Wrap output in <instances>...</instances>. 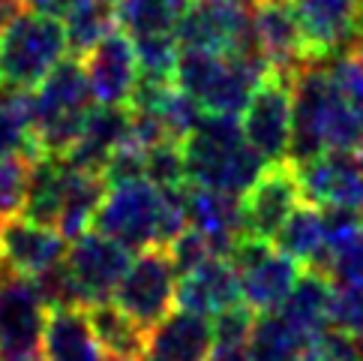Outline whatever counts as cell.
Wrapping results in <instances>:
<instances>
[{
	"mask_svg": "<svg viewBox=\"0 0 363 361\" xmlns=\"http://www.w3.org/2000/svg\"><path fill=\"white\" fill-rule=\"evenodd\" d=\"M111 4H121V0H111Z\"/></svg>",
	"mask_w": 363,
	"mask_h": 361,
	"instance_id": "f6af8a7d",
	"label": "cell"
},
{
	"mask_svg": "<svg viewBox=\"0 0 363 361\" xmlns=\"http://www.w3.org/2000/svg\"><path fill=\"white\" fill-rule=\"evenodd\" d=\"M255 316L250 307L243 301L228 307V311L216 313L211 322H213V340L216 346H246L250 343V334H252V325H255Z\"/></svg>",
	"mask_w": 363,
	"mask_h": 361,
	"instance_id": "d590c367",
	"label": "cell"
},
{
	"mask_svg": "<svg viewBox=\"0 0 363 361\" xmlns=\"http://www.w3.org/2000/svg\"><path fill=\"white\" fill-rule=\"evenodd\" d=\"M243 136L267 166L289 163L291 145V85L270 72L252 90V99L240 114Z\"/></svg>",
	"mask_w": 363,
	"mask_h": 361,
	"instance_id": "30bf717a",
	"label": "cell"
},
{
	"mask_svg": "<svg viewBox=\"0 0 363 361\" xmlns=\"http://www.w3.org/2000/svg\"><path fill=\"white\" fill-rule=\"evenodd\" d=\"M252 43L258 48V55H262L264 63L270 67V72L285 82H291L297 67H303L309 60L289 0H255Z\"/></svg>",
	"mask_w": 363,
	"mask_h": 361,
	"instance_id": "e0dca14e",
	"label": "cell"
},
{
	"mask_svg": "<svg viewBox=\"0 0 363 361\" xmlns=\"http://www.w3.org/2000/svg\"><path fill=\"white\" fill-rule=\"evenodd\" d=\"M145 178L157 187H180L186 184V163H184V145L174 139L160 141L157 148L147 151L145 157Z\"/></svg>",
	"mask_w": 363,
	"mask_h": 361,
	"instance_id": "836d02e7",
	"label": "cell"
},
{
	"mask_svg": "<svg viewBox=\"0 0 363 361\" xmlns=\"http://www.w3.org/2000/svg\"><path fill=\"white\" fill-rule=\"evenodd\" d=\"M33 160L36 157H30V153H16V157L0 160V220H9V217L21 214Z\"/></svg>",
	"mask_w": 363,
	"mask_h": 361,
	"instance_id": "d6a6232c",
	"label": "cell"
},
{
	"mask_svg": "<svg viewBox=\"0 0 363 361\" xmlns=\"http://www.w3.org/2000/svg\"><path fill=\"white\" fill-rule=\"evenodd\" d=\"M354 160H357V166L363 169V148H360V151H354Z\"/></svg>",
	"mask_w": 363,
	"mask_h": 361,
	"instance_id": "b9f144b4",
	"label": "cell"
},
{
	"mask_svg": "<svg viewBox=\"0 0 363 361\" xmlns=\"http://www.w3.org/2000/svg\"><path fill=\"white\" fill-rule=\"evenodd\" d=\"M301 361H321V358H318V355H315V352H313V350H309V352H306V355H303V358H301Z\"/></svg>",
	"mask_w": 363,
	"mask_h": 361,
	"instance_id": "ab89813d",
	"label": "cell"
},
{
	"mask_svg": "<svg viewBox=\"0 0 363 361\" xmlns=\"http://www.w3.org/2000/svg\"><path fill=\"white\" fill-rule=\"evenodd\" d=\"M108 193V180L99 172H82L67 163V178H63V196L57 214V232L67 241L82 238L94 226V217L99 211L102 199Z\"/></svg>",
	"mask_w": 363,
	"mask_h": 361,
	"instance_id": "cb8c5ba5",
	"label": "cell"
},
{
	"mask_svg": "<svg viewBox=\"0 0 363 361\" xmlns=\"http://www.w3.org/2000/svg\"><path fill=\"white\" fill-rule=\"evenodd\" d=\"M94 232H102L126 250L165 247L162 238V190L147 178L111 184L94 217Z\"/></svg>",
	"mask_w": 363,
	"mask_h": 361,
	"instance_id": "5b68a950",
	"label": "cell"
},
{
	"mask_svg": "<svg viewBox=\"0 0 363 361\" xmlns=\"http://www.w3.org/2000/svg\"><path fill=\"white\" fill-rule=\"evenodd\" d=\"M174 301L180 304V311H192V313H201L207 319H213L216 313L240 304L238 271L231 268L228 259L211 256V259L201 262L199 268H192L189 274L177 277Z\"/></svg>",
	"mask_w": 363,
	"mask_h": 361,
	"instance_id": "ffe728a7",
	"label": "cell"
},
{
	"mask_svg": "<svg viewBox=\"0 0 363 361\" xmlns=\"http://www.w3.org/2000/svg\"><path fill=\"white\" fill-rule=\"evenodd\" d=\"M133 45H135L138 75H147V79H172L174 82V70H177V58H180V45H177L174 33L133 36Z\"/></svg>",
	"mask_w": 363,
	"mask_h": 361,
	"instance_id": "1f68e13d",
	"label": "cell"
},
{
	"mask_svg": "<svg viewBox=\"0 0 363 361\" xmlns=\"http://www.w3.org/2000/svg\"><path fill=\"white\" fill-rule=\"evenodd\" d=\"M174 295H177V271L172 259H168V250L150 247L133 256V262H129L123 280L114 289L111 301L147 331L165 313H172Z\"/></svg>",
	"mask_w": 363,
	"mask_h": 361,
	"instance_id": "ba28073f",
	"label": "cell"
},
{
	"mask_svg": "<svg viewBox=\"0 0 363 361\" xmlns=\"http://www.w3.org/2000/svg\"><path fill=\"white\" fill-rule=\"evenodd\" d=\"M87 319L99 346L108 358H141L145 350V328L133 322L114 301H99L87 307Z\"/></svg>",
	"mask_w": 363,
	"mask_h": 361,
	"instance_id": "4316f807",
	"label": "cell"
},
{
	"mask_svg": "<svg viewBox=\"0 0 363 361\" xmlns=\"http://www.w3.org/2000/svg\"><path fill=\"white\" fill-rule=\"evenodd\" d=\"M24 4H28V6H36V9H43L45 0H24Z\"/></svg>",
	"mask_w": 363,
	"mask_h": 361,
	"instance_id": "60d3db41",
	"label": "cell"
},
{
	"mask_svg": "<svg viewBox=\"0 0 363 361\" xmlns=\"http://www.w3.org/2000/svg\"><path fill=\"white\" fill-rule=\"evenodd\" d=\"M192 0H121L118 24L129 36L174 33Z\"/></svg>",
	"mask_w": 363,
	"mask_h": 361,
	"instance_id": "f546056e",
	"label": "cell"
},
{
	"mask_svg": "<svg viewBox=\"0 0 363 361\" xmlns=\"http://www.w3.org/2000/svg\"><path fill=\"white\" fill-rule=\"evenodd\" d=\"M45 313L33 280L0 271V358L40 352Z\"/></svg>",
	"mask_w": 363,
	"mask_h": 361,
	"instance_id": "4fadbf2b",
	"label": "cell"
},
{
	"mask_svg": "<svg viewBox=\"0 0 363 361\" xmlns=\"http://www.w3.org/2000/svg\"><path fill=\"white\" fill-rule=\"evenodd\" d=\"M168 259H172V265H174V271H177V277L180 274H189L192 268H199L201 262H207L211 259V247H207V241L199 235L192 226H186L180 235L168 244Z\"/></svg>",
	"mask_w": 363,
	"mask_h": 361,
	"instance_id": "8d00e7d4",
	"label": "cell"
},
{
	"mask_svg": "<svg viewBox=\"0 0 363 361\" xmlns=\"http://www.w3.org/2000/svg\"><path fill=\"white\" fill-rule=\"evenodd\" d=\"M328 277L336 286H363V232L328 256Z\"/></svg>",
	"mask_w": 363,
	"mask_h": 361,
	"instance_id": "e575fe53",
	"label": "cell"
},
{
	"mask_svg": "<svg viewBox=\"0 0 363 361\" xmlns=\"http://www.w3.org/2000/svg\"><path fill=\"white\" fill-rule=\"evenodd\" d=\"M252 6L255 0H192L174 31L180 51H207V55L252 51Z\"/></svg>",
	"mask_w": 363,
	"mask_h": 361,
	"instance_id": "8992f818",
	"label": "cell"
},
{
	"mask_svg": "<svg viewBox=\"0 0 363 361\" xmlns=\"http://www.w3.org/2000/svg\"><path fill=\"white\" fill-rule=\"evenodd\" d=\"M40 355L43 361H108L84 307H55L45 313Z\"/></svg>",
	"mask_w": 363,
	"mask_h": 361,
	"instance_id": "44dd1931",
	"label": "cell"
},
{
	"mask_svg": "<svg viewBox=\"0 0 363 361\" xmlns=\"http://www.w3.org/2000/svg\"><path fill=\"white\" fill-rule=\"evenodd\" d=\"M186 223L207 241L211 253L219 259H225L231 247L246 235L240 196L196 184H186Z\"/></svg>",
	"mask_w": 363,
	"mask_h": 361,
	"instance_id": "d6986e66",
	"label": "cell"
},
{
	"mask_svg": "<svg viewBox=\"0 0 363 361\" xmlns=\"http://www.w3.org/2000/svg\"><path fill=\"white\" fill-rule=\"evenodd\" d=\"M24 12H28V4H24V0H0V36H4Z\"/></svg>",
	"mask_w": 363,
	"mask_h": 361,
	"instance_id": "74e56055",
	"label": "cell"
},
{
	"mask_svg": "<svg viewBox=\"0 0 363 361\" xmlns=\"http://www.w3.org/2000/svg\"><path fill=\"white\" fill-rule=\"evenodd\" d=\"M225 259L238 271L240 301L252 313L279 311V304L289 298V292L301 277V265L279 253L274 241H262L252 235H243Z\"/></svg>",
	"mask_w": 363,
	"mask_h": 361,
	"instance_id": "52a82bcc",
	"label": "cell"
},
{
	"mask_svg": "<svg viewBox=\"0 0 363 361\" xmlns=\"http://www.w3.org/2000/svg\"><path fill=\"white\" fill-rule=\"evenodd\" d=\"M303 202L301 180L291 163L267 166L262 178L255 180L240 196L243 208V232L262 241H274L282 223L291 217V211Z\"/></svg>",
	"mask_w": 363,
	"mask_h": 361,
	"instance_id": "7c38bea8",
	"label": "cell"
},
{
	"mask_svg": "<svg viewBox=\"0 0 363 361\" xmlns=\"http://www.w3.org/2000/svg\"><path fill=\"white\" fill-rule=\"evenodd\" d=\"M84 79L94 94L96 106H114L126 109L133 99V90L138 82V60H135V45L133 36L126 31H111L106 40L96 43L84 55Z\"/></svg>",
	"mask_w": 363,
	"mask_h": 361,
	"instance_id": "9a60e30c",
	"label": "cell"
},
{
	"mask_svg": "<svg viewBox=\"0 0 363 361\" xmlns=\"http://www.w3.org/2000/svg\"><path fill=\"white\" fill-rule=\"evenodd\" d=\"M207 361H252L246 346H213Z\"/></svg>",
	"mask_w": 363,
	"mask_h": 361,
	"instance_id": "f35d334b",
	"label": "cell"
},
{
	"mask_svg": "<svg viewBox=\"0 0 363 361\" xmlns=\"http://www.w3.org/2000/svg\"><path fill=\"white\" fill-rule=\"evenodd\" d=\"M360 40H363V36H360ZM360 40H357V43H360ZM357 43H354V45H357Z\"/></svg>",
	"mask_w": 363,
	"mask_h": 361,
	"instance_id": "bcb514c9",
	"label": "cell"
},
{
	"mask_svg": "<svg viewBox=\"0 0 363 361\" xmlns=\"http://www.w3.org/2000/svg\"><path fill=\"white\" fill-rule=\"evenodd\" d=\"M67 48L72 55H87L96 43H102L111 31H118V4L111 0H75L60 16Z\"/></svg>",
	"mask_w": 363,
	"mask_h": 361,
	"instance_id": "484cf974",
	"label": "cell"
},
{
	"mask_svg": "<svg viewBox=\"0 0 363 361\" xmlns=\"http://www.w3.org/2000/svg\"><path fill=\"white\" fill-rule=\"evenodd\" d=\"M309 60L348 55L363 36V0H289Z\"/></svg>",
	"mask_w": 363,
	"mask_h": 361,
	"instance_id": "9c48e42d",
	"label": "cell"
},
{
	"mask_svg": "<svg viewBox=\"0 0 363 361\" xmlns=\"http://www.w3.org/2000/svg\"><path fill=\"white\" fill-rule=\"evenodd\" d=\"M94 94L87 87L79 60L63 58L45 79L30 90V126L43 157H63L79 139L87 114L94 112Z\"/></svg>",
	"mask_w": 363,
	"mask_h": 361,
	"instance_id": "3957f363",
	"label": "cell"
},
{
	"mask_svg": "<svg viewBox=\"0 0 363 361\" xmlns=\"http://www.w3.org/2000/svg\"><path fill=\"white\" fill-rule=\"evenodd\" d=\"M303 202L315 208H345L363 214V169L354 151H328L303 166H294Z\"/></svg>",
	"mask_w": 363,
	"mask_h": 361,
	"instance_id": "5bb4252c",
	"label": "cell"
},
{
	"mask_svg": "<svg viewBox=\"0 0 363 361\" xmlns=\"http://www.w3.org/2000/svg\"><path fill=\"white\" fill-rule=\"evenodd\" d=\"M16 153L43 157L36 151L33 126H30V90L6 87L0 94V160L16 157Z\"/></svg>",
	"mask_w": 363,
	"mask_h": 361,
	"instance_id": "4dcf8cb0",
	"label": "cell"
},
{
	"mask_svg": "<svg viewBox=\"0 0 363 361\" xmlns=\"http://www.w3.org/2000/svg\"><path fill=\"white\" fill-rule=\"evenodd\" d=\"M129 262H133V250H126L123 244L111 241L102 232H84L82 238L69 244L67 256H63V265L72 274L75 286L82 289L87 307L111 301Z\"/></svg>",
	"mask_w": 363,
	"mask_h": 361,
	"instance_id": "8fae6325",
	"label": "cell"
},
{
	"mask_svg": "<svg viewBox=\"0 0 363 361\" xmlns=\"http://www.w3.org/2000/svg\"><path fill=\"white\" fill-rule=\"evenodd\" d=\"M213 346V322L177 307L145 331V350L138 361H207Z\"/></svg>",
	"mask_w": 363,
	"mask_h": 361,
	"instance_id": "ac0fdd59",
	"label": "cell"
},
{
	"mask_svg": "<svg viewBox=\"0 0 363 361\" xmlns=\"http://www.w3.org/2000/svg\"><path fill=\"white\" fill-rule=\"evenodd\" d=\"M270 75L258 48L243 55H207L180 51L174 85L201 106L204 114L240 118L252 99V90Z\"/></svg>",
	"mask_w": 363,
	"mask_h": 361,
	"instance_id": "7a4b0ae2",
	"label": "cell"
},
{
	"mask_svg": "<svg viewBox=\"0 0 363 361\" xmlns=\"http://www.w3.org/2000/svg\"><path fill=\"white\" fill-rule=\"evenodd\" d=\"M67 238L55 226L33 223L28 217H9L0 220V256L4 265L18 277H40L48 268H55L67 256Z\"/></svg>",
	"mask_w": 363,
	"mask_h": 361,
	"instance_id": "2e32d148",
	"label": "cell"
},
{
	"mask_svg": "<svg viewBox=\"0 0 363 361\" xmlns=\"http://www.w3.org/2000/svg\"><path fill=\"white\" fill-rule=\"evenodd\" d=\"M274 247L294 259L301 268H313L324 274V223L321 208L309 202H301L291 211V217L277 232Z\"/></svg>",
	"mask_w": 363,
	"mask_h": 361,
	"instance_id": "d4e9b609",
	"label": "cell"
},
{
	"mask_svg": "<svg viewBox=\"0 0 363 361\" xmlns=\"http://www.w3.org/2000/svg\"><path fill=\"white\" fill-rule=\"evenodd\" d=\"M67 51V33L57 16L24 12L0 36V82L12 90H33Z\"/></svg>",
	"mask_w": 363,
	"mask_h": 361,
	"instance_id": "277c9868",
	"label": "cell"
},
{
	"mask_svg": "<svg viewBox=\"0 0 363 361\" xmlns=\"http://www.w3.org/2000/svg\"><path fill=\"white\" fill-rule=\"evenodd\" d=\"M129 130V109H114V106H94L82 126L79 139L72 141V148L63 153V163H69L72 169L82 172H99L106 169L108 157L114 148L126 139Z\"/></svg>",
	"mask_w": 363,
	"mask_h": 361,
	"instance_id": "7402d4cb",
	"label": "cell"
},
{
	"mask_svg": "<svg viewBox=\"0 0 363 361\" xmlns=\"http://www.w3.org/2000/svg\"><path fill=\"white\" fill-rule=\"evenodd\" d=\"M63 178H67V163L60 157H36L30 169L28 196L21 205V217L43 226H57Z\"/></svg>",
	"mask_w": 363,
	"mask_h": 361,
	"instance_id": "f1b7e54d",
	"label": "cell"
},
{
	"mask_svg": "<svg viewBox=\"0 0 363 361\" xmlns=\"http://www.w3.org/2000/svg\"><path fill=\"white\" fill-rule=\"evenodd\" d=\"M4 268H6V265H4V256H0V271H4Z\"/></svg>",
	"mask_w": 363,
	"mask_h": 361,
	"instance_id": "ee69618b",
	"label": "cell"
},
{
	"mask_svg": "<svg viewBox=\"0 0 363 361\" xmlns=\"http://www.w3.org/2000/svg\"><path fill=\"white\" fill-rule=\"evenodd\" d=\"M330 298H333V280L328 274H321V271L306 268L301 271L294 289L279 304L277 313L313 343L330 325Z\"/></svg>",
	"mask_w": 363,
	"mask_h": 361,
	"instance_id": "603a6c76",
	"label": "cell"
},
{
	"mask_svg": "<svg viewBox=\"0 0 363 361\" xmlns=\"http://www.w3.org/2000/svg\"><path fill=\"white\" fill-rule=\"evenodd\" d=\"M180 145L189 184L228 196H243L267 169V163L246 141L240 118L228 114H204L201 124Z\"/></svg>",
	"mask_w": 363,
	"mask_h": 361,
	"instance_id": "6da1fadb",
	"label": "cell"
},
{
	"mask_svg": "<svg viewBox=\"0 0 363 361\" xmlns=\"http://www.w3.org/2000/svg\"><path fill=\"white\" fill-rule=\"evenodd\" d=\"M246 350H250L252 361H301L313 350V343L274 311L255 316Z\"/></svg>",
	"mask_w": 363,
	"mask_h": 361,
	"instance_id": "83f0119b",
	"label": "cell"
},
{
	"mask_svg": "<svg viewBox=\"0 0 363 361\" xmlns=\"http://www.w3.org/2000/svg\"><path fill=\"white\" fill-rule=\"evenodd\" d=\"M108 361H138V358H108Z\"/></svg>",
	"mask_w": 363,
	"mask_h": 361,
	"instance_id": "7bdbcfd3",
	"label": "cell"
}]
</instances>
